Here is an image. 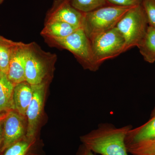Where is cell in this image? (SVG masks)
Returning <instances> with one entry per match:
<instances>
[{"label": "cell", "instance_id": "cell-1", "mask_svg": "<svg viewBox=\"0 0 155 155\" xmlns=\"http://www.w3.org/2000/svg\"><path fill=\"white\" fill-rule=\"evenodd\" d=\"M131 125L116 127L110 123L99 124L97 128L81 138L84 145L101 155H128L125 139Z\"/></svg>", "mask_w": 155, "mask_h": 155}, {"label": "cell", "instance_id": "cell-2", "mask_svg": "<svg viewBox=\"0 0 155 155\" xmlns=\"http://www.w3.org/2000/svg\"><path fill=\"white\" fill-rule=\"evenodd\" d=\"M44 38L51 47L67 50L72 53L84 69L96 72L99 69L94 56L91 41L82 28L64 38Z\"/></svg>", "mask_w": 155, "mask_h": 155}, {"label": "cell", "instance_id": "cell-3", "mask_svg": "<svg viewBox=\"0 0 155 155\" xmlns=\"http://www.w3.org/2000/svg\"><path fill=\"white\" fill-rule=\"evenodd\" d=\"M130 8L109 4L84 13L81 28L91 40L100 34L116 27L119 20Z\"/></svg>", "mask_w": 155, "mask_h": 155}, {"label": "cell", "instance_id": "cell-4", "mask_svg": "<svg viewBox=\"0 0 155 155\" xmlns=\"http://www.w3.org/2000/svg\"><path fill=\"white\" fill-rule=\"evenodd\" d=\"M57 59L55 54L44 51L35 42L27 44L25 53V81L31 85L45 83V79Z\"/></svg>", "mask_w": 155, "mask_h": 155}, {"label": "cell", "instance_id": "cell-5", "mask_svg": "<svg viewBox=\"0 0 155 155\" xmlns=\"http://www.w3.org/2000/svg\"><path fill=\"white\" fill-rule=\"evenodd\" d=\"M148 26L147 17L141 4L131 7L125 13L116 26L125 39V52L137 47Z\"/></svg>", "mask_w": 155, "mask_h": 155}, {"label": "cell", "instance_id": "cell-6", "mask_svg": "<svg viewBox=\"0 0 155 155\" xmlns=\"http://www.w3.org/2000/svg\"><path fill=\"white\" fill-rule=\"evenodd\" d=\"M91 41L95 60L100 67L105 61L125 52V39L116 27L97 35Z\"/></svg>", "mask_w": 155, "mask_h": 155}, {"label": "cell", "instance_id": "cell-7", "mask_svg": "<svg viewBox=\"0 0 155 155\" xmlns=\"http://www.w3.org/2000/svg\"><path fill=\"white\" fill-rule=\"evenodd\" d=\"M84 13L72 7L68 0H54L52 6L48 11L45 23L61 21L81 28Z\"/></svg>", "mask_w": 155, "mask_h": 155}, {"label": "cell", "instance_id": "cell-8", "mask_svg": "<svg viewBox=\"0 0 155 155\" xmlns=\"http://www.w3.org/2000/svg\"><path fill=\"white\" fill-rule=\"evenodd\" d=\"M32 97L28 106L26 116L28 118L26 139L33 140L41 116L43 108L46 84L31 85Z\"/></svg>", "mask_w": 155, "mask_h": 155}, {"label": "cell", "instance_id": "cell-9", "mask_svg": "<svg viewBox=\"0 0 155 155\" xmlns=\"http://www.w3.org/2000/svg\"><path fill=\"white\" fill-rule=\"evenodd\" d=\"M22 117L17 112L11 110L8 112L3 119L2 153L6 149L22 139L25 134V124Z\"/></svg>", "mask_w": 155, "mask_h": 155}, {"label": "cell", "instance_id": "cell-10", "mask_svg": "<svg viewBox=\"0 0 155 155\" xmlns=\"http://www.w3.org/2000/svg\"><path fill=\"white\" fill-rule=\"evenodd\" d=\"M27 44L18 42L11 56L7 76L14 85L25 81V53Z\"/></svg>", "mask_w": 155, "mask_h": 155}, {"label": "cell", "instance_id": "cell-11", "mask_svg": "<svg viewBox=\"0 0 155 155\" xmlns=\"http://www.w3.org/2000/svg\"><path fill=\"white\" fill-rule=\"evenodd\" d=\"M155 139V115L147 122L139 127H132L125 139L126 146Z\"/></svg>", "mask_w": 155, "mask_h": 155}, {"label": "cell", "instance_id": "cell-12", "mask_svg": "<svg viewBox=\"0 0 155 155\" xmlns=\"http://www.w3.org/2000/svg\"><path fill=\"white\" fill-rule=\"evenodd\" d=\"M32 97V88L28 82L23 81L16 84L14 91L15 110L21 116H26V111Z\"/></svg>", "mask_w": 155, "mask_h": 155}, {"label": "cell", "instance_id": "cell-13", "mask_svg": "<svg viewBox=\"0 0 155 155\" xmlns=\"http://www.w3.org/2000/svg\"><path fill=\"white\" fill-rule=\"evenodd\" d=\"M78 28L61 21H54L46 22L41 32L43 38H61L69 36Z\"/></svg>", "mask_w": 155, "mask_h": 155}, {"label": "cell", "instance_id": "cell-14", "mask_svg": "<svg viewBox=\"0 0 155 155\" xmlns=\"http://www.w3.org/2000/svg\"><path fill=\"white\" fill-rule=\"evenodd\" d=\"M14 84L6 74L2 73L0 77V114L3 112L15 110L14 101Z\"/></svg>", "mask_w": 155, "mask_h": 155}, {"label": "cell", "instance_id": "cell-15", "mask_svg": "<svg viewBox=\"0 0 155 155\" xmlns=\"http://www.w3.org/2000/svg\"><path fill=\"white\" fill-rule=\"evenodd\" d=\"M137 48L144 61L150 64L155 62V26L149 25L145 35Z\"/></svg>", "mask_w": 155, "mask_h": 155}, {"label": "cell", "instance_id": "cell-16", "mask_svg": "<svg viewBox=\"0 0 155 155\" xmlns=\"http://www.w3.org/2000/svg\"><path fill=\"white\" fill-rule=\"evenodd\" d=\"M18 43L0 35V68L7 75L11 56Z\"/></svg>", "mask_w": 155, "mask_h": 155}, {"label": "cell", "instance_id": "cell-17", "mask_svg": "<svg viewBox=\"0 0 155 155\" xmlns=\"http://www.w3.org/2000/svg\"><path fill=\"white\" fill-rule=\"evenodd\" d=\"M72 7L83 13H87L109 5L107 0H68Z\"/></svg>", "mask_w": 155, "mask_h": 155}, {"label": "cell", "instance_id": "cell-18", "mask_svg": "<svg viewBox=\"0 0 155 155\" xmlns=\"http://www.w3.org/2000/svg\"><path fill=\"white\" fill-rule=\"evenodd\" d=\"M132 155H155V139L126 146Z\"/></svg>", "mask_w": 155, "mask_h": 155}, {"label": "cell", "instance_id": "cell-19", "mask_svg": "<svg viewBox=\"0 0 155 155\" xmlns=\"http://www.w3.org/2000/svg\"><path fill=\"white\" fill-rule=\"evenodd\" d=\"M20 140L6 149L1 155H27L32 140Z\"/></svg>", "mask_w": 155, "mask_h": 155}, {"label": "cell", "instance_id": "cell-20", "mask_svg": "<svg viewBox=\"0 0 155 155\" xmlns=\"http://www.w3.org/2000/svg\"><path fill=\"white\" fill-rule=\"evenodd\" d=\"M141 5L147 17L149 25L155 26V0H142Z\"/></svg>", "mask_w": 155, "mask_h": 155}, {"label": "cell", "instance_id": "cell-21", "mask_svg": "<svg viewBox=\"0 0 155 155\" xmlns=\"http://www.w3.org/2000/svg\"><path fill=\"white\" fill-rule=\"evenodd\" d=\"M108 4L123 7H133L141 5L142 0H107Z\"/></svg>", "mask_w": 155, "mask_h": 155}, {"label": "cell", "instance_id": "cell-22", "mask_svg": "<svg viewBox=\"0 0 155 155\" xmlns=\"http://www.w3.org/2000/svg\"><path fill=\"white\" fill-rule=\"evenodd\" d=\"M3 119L0 120V155L2 153L3 143Z\"/></svg>", "mask_w": 155, "mask_h": 155}, {"label": "cell", "instance_id": "cell-23", "mask_svg": "<svg viewBox=\"0 0 155 155\" xmlns=\"http://www.w3.org/2000/svg\"><path fill=\"white\" fill-rule=\"evenodd\" d=\"M78 155H95L94 153H93L91 151L87 149L86 147L83 145L80 153Z\"/></svg>", "mask_w": 155, "mask_h": 155}, {"label": "cell", "instance_id": "cell-24", "mask_svg": "<svg viewBox=\"0 0 155 155\" xmlns=\"http://www.w3.org/2000/svg\"><path fill=\"white\" fill-rule=\"evenodd\" d=\"M155 115V107H154V109L153 110V111L152 114V116H154V115Z\"/></svg>", "mask_w": 155, "mask_h": 155}, {"label": "cell", "instance_id": "cell-25", "mask_svg": "<svg viewBox=\"0 0 155 155\" xmlns=\"http://www.w3.org/2000/svg\"><path fill=\"white\" fill-rule=\"evenodd\" d=\"M5 1V0H0V5H1V4H2L3 3V2Z\"/></svg>", "mask_w": 155, "mask_h": 155}, {"label": "cell", "instance_id": "cell-26", "mask_svg": "<svg viewBox=\"0 0 155 155\" xmlns=\"http://www.w3.org/2000/svg\"><path fill=\"white\" fill-rule=\"evenodd\" d=\"M2 72L1 68H0V77H1V75H2Z\"/></svg>", "mask_w": 155, "mask_h": 155}, {"label": "cell", "instance_id": "cell-27", "mask_svg": "<svg viewBox=\"0 0 155 155\" xmlns=\"http://www.w3.org/2000/svg\"><path fill=\"white\" fill-rule=\"evenodd\" d=\"M1 119H2V117H1V116H0V120H1Z\"/></svg>", "mask_w": 155, "mask_h": 155}]
</instances>
